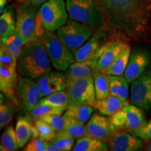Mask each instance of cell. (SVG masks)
Returning a JSON list of instances; mask_svg holds the SVG:
<instances>
[{
    "label": "cell",
    "mask_w": 151,
    "mask_h": 151,
    "mask_svg": "<svg viewBox=\"0 0 151 151\" xmlns=\"http://www.w3.org/2000/svg\"><path fill=\"white\" fill-rule=\"evenodd\" d=\"M106 24L119 35L138 39L151 23V0H104L100 2Z\"/></svg>",
    "instance_id": "6da1fadb"
},
{
    "label": "cell",
    "mask_w": 151,
    "mask_h": 151,
    "mask_svg": "<svg viewBox=\"0 0 151 151\" xmlns=\"http://www.w3.org/2000/svg\"><path fill=\"white\" fill-rule=\"evenodd\" d=\"M52 66L42 39L25 43L17 59L19 74L35 80L51 71Z\"/></svg>",
    "instance_id": "7a4b0ae2"
},
{
    "label": "cell",
    "mask_w": 151,
    "mask_h": 151,
    "mask_svg": "<svg viewBox=\"0 0 151 151\" xmlns=\"http://www.w3.org/2000/svg\"><path fill=\"white\" fill-rule=\"evenodd\" d=\"M65 2L71 19L90 26L94 32L106 24L98 0H65Z\"/></svg>",
    "instance_id": "3957f363"
},
{
    "label": "cell",
    "mask_w": 151,
    "mask_h": 151,
    "mask_svg": "<svg viewBox=\"0 0 151 151\" xmlns=\"http://www.w3.org/2000/svg\"><path fill=\"white\" fill-rule=\"evenodd\" d=\"M16 31L27 43L41 39L46 31L39 11L24 4L18 2L16 6Z\"/></svg>",
    "instance_id": "277c9868"
},
{
    "label": "cell",
    "mask_w": 151,
    "mask_h": 151,
    "mask_svg": "<svg viewBox=\"0 0 151 151\" xmlns=\"http://www.w3.org/2000/svg\"><path fill=\"white\" fill-rule=\"evenodd\" d=\"M94 32V30L90 26L71 18L56 31L60 40L73 54L89 39Z\"/></svg>",
    "instance_id": "5b68a950"
},
{
    "label": "cell",
    "mask_w": 151,
    "mask_h": 151,
    "mask_svg": "<svg viewBox=\"0 0 151 151\" xmlns=\"http://www.w3.org/2000/svg\"><path fill=\"white\" fill-rule=\"evenodd\" d=\"M41 39L46 46L52 65L57 70L65 71L75 62L73 54L54 32L46 29Z\"/></svg>",
    "instance_id": "8992f818"
},
{
    "label": "cell",
    "mask_w": 151,
    "mask_h": 151,
    "mask_svg": "<svg viewBox=\"0 0 151 151\" xmlns=\"http://www.w3.org/2000/svg\"><path fill=\"white\" fill-rule=\"evenodd\" d=\"M110 120L115 132L125 131L134 135L146 124L143 111L134 104L124 106L110 116Z\"/></svg>",
    "instance_id": "52a82bcc"
},
{
    "label": "cell",
    "mask_w": 151,
    "mask_h": 151,
    "mask_svg": "<svg viewBox=\"0 0 151 151\" xmlns=\"http://www.w3.org/2000/svg\"><path fill=\"white\" fill-rule=\"evenodd\" d=\"M46 29L55 32L69 20L65 0H48L39 9Z\"/></svg>",
    "instance_id": "ba28073f"
},
{
    "label": "cell",
    "mask_w": 151,
    "mask_h": 151,
    "mask_svg": "<svg viewBox=\"0 0 151 151\" xmlns=\"http://www.w3.org/2000/svg\"><path fill=\"white\" fill-rule=\"evenodd\" d=\"M111 29L105 24L104 27L94 32L89 39L73 54L75 61H90L97 63L101 48L109 40L108 32Z\"/></svg>",
    "instance_id": "9c48e42d"
},
{
    "label": "cell",
    "mask_w": 151,
    "mask_h": 151,
    "mask_svg": "<svg viewBox=\"0 0 151 151\" xmlns=\"http://www.w3.org/2000/svg\"><path fill=\"white\" fill-rule=\"evenodd\" d=\"M66 90L71 104H89L96 99L93 76L68 81Z\"/></svg>",
    "instance_id": "30bf717a"
},
{
    "label": "cell",
    "mask_w": 151,
    "mask_h": 151,
    "mask_svg": "<svg viewBox=\"0 0 151 151\" xmlns=\"http://www.w3.org/2000/svg\"><path fill=\"white\" fill-rule=\"evenodd\" d=\"M16 97L17 102L24 111L27 112L31 111L42 98L36 80L20 76L16 90Z\"/></svg>",
    "instance_id": "8fae6325"
},
{
    "label": "cell",
    "mask_w": 151,
    "mask_h": 151,
    "mask_svg": "<svg viewBox=\"0 0 151 151\" xmlns=\"http://www.w3.org/2000/svg\"><path fill=\"white\" fill-rule=\"evenodd\" d=\"M130 100L132 104L151 111V67L132 83Z\"/></svg>",
    "instance_id": "7c38bea8"
},
{
    "label": "cell",
    "mask_w": 151,
    "mask_h": 151,
    "mask_svg": "<svg viewBox=\"0 0 151 151\" xmlns=\"http://www.w3.org/2000/svg\"><path fill=\"white\" fill-rule=\"evenodd\" d=\"M86 127L89 137L109 142L115 133L110 118L104 116L101 113H94L90 117Z\"/></svg>",
    "instance_id": "4fadbf2b"
},
{
    "label": "cell",
    "mask_w": 151,
    "mask_h": 151,
    "mask_svg": "<svg viewBox=\"0 0 151 151\" xmlns=\"http://www.w3.org/2000/svg\"><path fill=\"white\" fill-rule=\"evenodd\" d=\"M150 58L148 52L136 50L130 55L124 76L129 83H132L146 71L150 64Z\"/></svg>",
    "instance_id": "5bb4252c"
},
{
    "label": "cell",
    "mask_w": 151,
    "mask_h": 151,
    "mask_svg": "<svg viewBox=\"0 0 151 151\" xmlns=\"http://www.w3.org/2000/svg\"><path fill=\"white\" fill-rule=\"evenodd\" d=\"M36 81L42 97L67 88L65 75L59 71H49L36 79Z\"/></svg>",
    "instance_id": "9a60e30c"
},
{
    "label": "cell",
    "mask_w": 151,
    "mask_h": 151,
    "mask_svg": "<svg viewBox=\"0 0 151 151\" xmlns=\"http://www.w3.org/2000/svg\"><path fill=\"white\" fill-rule=\"evenodd\" d=\"M128 44L120 40H109L104 45L95 65V72H102L111 65L118 54Z\"/></svg>",
    "instance_id": "2e32d148"
},
{
    "label": "cell",
    "mask_w": 151,
    "mask_h": 151,
    "mask_svg": "<svg viewBox=\"0 0 151 151\" xmlns=\"http://www.w3.org/2000/svg\"><path fill=\"white\" fill-rule=\"evenodd\" d=\"M109 147L113 151L137 150L143 145L141 138L129 132H116L109 141Z\"/></svg>",
    "instance_id": "e0dca14e"
},
{
    "label": "cell",
    "mask_w": 151,
    "mask_h": 151,
    "mask_svg": "<svg viewBox=\"0 0 151 151\" xmlns=\"http://www.w3.org/2000/svg\"><path fill=\"white\" fill-rule=\"evenodd\" d=\"M17 69L0 67V90L11 101H14L18 83Z\"/></svg>",
    "instance_id": "ac0fdd59"
},
{
    "label": "cell",
    "mask_w": 151,
    "mask_h": 151,
    "mask_svg": "<svg viewBox=\"0 0 151 151\" xmlns=\"http://www.w3.org/2000/svg\"><path fill=\"white\" fill-rule=\"evenodd\" d=\"M89 104L104 116H112L124 106L129 104V101H123L116 96L109 94L104 99H94Z\"/></svg>",
    "instance_id": "d6986e66"
},
{
    "label": "cell",
    "mask_w": 151,
    "mask_h": 151,
    "mask_svg": "<svg viewBox=\"0 0 151 151\" xmlns=\"http://www.w3.org/2000/svg\"><path fill=\"white\" fill-rule=\"evenodd\" d=\"M16 134L19 148H23L30 139L38 137L37 129L29 116H20L16 124Z\"/></svg>",
    "instance_id": "ffe728a7"
},
{
    "label": "cell",
    "mask_w": 151,
    "mask_h": 151,
    "mask_svg": "<svg viewBox=\"0 0 151 151\" xmlns=\"http://www.w3.org/2000/svg\"><path fill=\"white\" fill-rule=\"evenodd\" d=\"M95 65L93 62H73L65 71L67 82L79 78L92 76L95 71Z\"/></svg>",
    "instance_id": "44dd1931"
},
{
    "label": "cell",
    "mask_w": 151,
    "mask_h": 151,
    "mask_svg": "<svg viewBox=\"0 0 151 151\" xmlns=\"http://www.w3.org/2000/svg\"><path fill=\"white\" fill-rule=\"evenodd\" d=\"M94 108L90 104H71L66 109L64 117L66 120L85 124L89 120Z\"/></svg>",
    "instance_id": "7402d4cb"
},
{
    "label": "cell",
    "mask_w": 151,
    "mask_h": 151,
    "mask_svg": "<svg viewBox=\"0 0 151 151\" xmlns=\"http://www.w3.org/2000/svg\"><path fill=\"white\" fill-rule=\"evenodd\" d=\"M131 55V48L128 45L122 50L111 65L102 72L109 76H124Z\"/></svg>",
    "instance_id": "603a6c76"
},
{
    "label": "cell",
    "mask_w": 151,
    "mask_h": 151,
    "mask_svg": "<svg viewBox=\"0 0 151 151\" xmlns=\"http://www.w3.org/2000/svg\"><path fill=\"white\" fill-rule=\"evenodd\" d=\"M16 31V20L14 9L9 6L4 9L0 17V40L4 43L6 39Z\"/></svg>",
    "instance_id": "cb8c5ba5"
},
{
    "label": "cell",
    "mask_w": 151,
    "mask_h": 151,
    "mask_svg": "<svg viewBox=\"0 0 151 151\" xmlns=\"http://www.w3.org/2000/svg\"><path fill=\"white\" fill-rule=\"evenodd\" d=\"M109 147L106 142L89 137H84L77 139L73 146V151H106Z\"/></svg>",
    "instance_id": "d4e9b609"
},
{
    "label": "cell",
    "mask_w": 151,
    "mask_h": 151,
    "mask_svg": "<svg viewBox=\"0 0 151 151\" xmlns=\"http://www.w3.org/2000/svg\"><path fill=\"white\" fill-rule=\"evenodd\" d=\"M110 80V94L116 96L123 101L129 97V84L123 76H109Z\"/></svg>",
    "instance_id": "484cf974"
},
{
    "label": "cell",
    "mask_w": 151,
    "mask_h": 151,
    "mask_svg": "<svg viewBox=\"0 0 151 151\" xmlns=\"http://www.w3.org/2000/svg\"><path fill=\"white\" fill-rule=\"evenodd\" d=\"M96 99L101 100L110 94V80L109 75L103 72H95L93 74Z\"/></svg>",
    "instance_id": "4316f807"
},
{
    "label": "cell",
    "mask_w": 151,
    "mask_h": 151,
    "mask_svg": "<svg viewBox=\"0 0 151 151\" xmlns=\"http://www.w3.org/2000/svg\"><path fill=\"white\" fill-rule=\"evenodd\" d=\"M65 111H66V109L61 107H57L48 104L37 103L35 106L28 113L30 118L35 122L36 120L48 115H62Z\"/></svg>",
    "instance_id": "83f0119b"
},
{
    "label": "cell",
    "mask_w": 151,
    "mask_h": 151,
    "mask_svg": "<svg viewBox=\"0 0 151 151\" xmlns=\"http://www.w3.org/2000/svg\"><path fill=\"white\" fill-rule=\"evenodd\" d=\"M39 104H48L57 107L67 109L69 104V97L67 90L65 89L57 91L43 97L39 100Z\"/></svg>",
    "instance_id": "f1b7e54d"
},
{
    "label": "cell",
    "mask_w": 151,
    "mask_h": 151,
    "mask_svg": "<svg viewBox=\"0 0 151 151\" xmlns=\"http://www.w3.org/2000/svg\"><path fill=\"white\" fill-rule=\"evenodd\" d=\"M2 43L6 48L8 51L14 57L18 59L19 55L21 52L22 46L25 44L24 39L20 36L18 32L15 31L12 35L6 39V41Z\"/></svg>",
    "instance_id": "f546056e"
},
{
    "label": "cell",
    "mask_w": 151,
    "mask_h": 151,
    "mask_svg": "<svg viewBox=\"0 0 151 151\" xmlns=\"http://www.w3.org/2000/svg\"><path fill=\"white\" fill-rule=\"evenodd\" d=\"M19 148L16 134V130L13 126L6 128L1 138V150L14 151Z\"/></svg>",
    "instance_id": "4dcf8cb0"
},
{
    "label": "cell",
    "mask_w": 151,
    "mask_h": 151,
    "mask_svg": "<svg viewBox=\"0 0 151 151\" xmlns=\"http://www.w3.org/2000/svg\"><path fill=\"white\" fill-rule=\"evenodd\" d=\"M50 142L53 143L60 151L71 150L74 146L75 138L67 132L62 131L56 133Z\"/></svg>",
    "instance_id": "1f68e13d"
},
{
    "label": "cell",
    "mask_w": 151,
    "mask_h": 151,
    "mask_svg": "<svg viewBox=\"0 0 151 151\" xmlns=\"http://www.w3.org/2000/svg\"><path fill=\"white\" fill-rule=\"evenodd\" d=\"M16 111V106L14 103H4L1 101L0 104V128L2 129L7 124L10 123L14 118Z\"/></svg>",
    "instance_id": "d6a6232c"
},
{
    "label": "cell",
    "mask_w": 151,
    "mask_h": 151,
    "mask_svg": "<svg viewBox=\"0 0 151 151\" xmlns=\"http://www.w3.org/2000/svg\"><path fill=\"white\" fill-rule=\"evenodd\" d=\"M34 125L37 129L38 137L41 138L43 140L50 141L56 134L55 130L42 119L36 120Z\"/></svg>",
    "instance_id": "836d02e7"
},
{
    "label": "cell",
    "mask_w": 151,
    "mask_h": 151,
    "mask_svg": "<svg viewBox=\"0 0 151 151\" xmlns=\"http://www.w3.org/2000/svg\"><path fill=\"white\" fill-rule=\"evenodd\" d=\"M63 131L77 139L88 136L86 127L84 124L71 120H66V125Z\"/></svg>",
    "instance_id": "e575fe53"
},
{
    "label": "cell",
    "mask_w": 151,
    "mask_h": 151,
    "mask_svg": "<svg viewBox=\"0 0 151 151\" xmlns=\"http://www.w3.org/2000/svg\"><path fill=\"white\" fill-rule=\"evenodd\" d=\"M43 120L47 122L55 130L56 133L62 132L66 125V119L61 115L52 114L43 116L41 118Z\"/></svg>",
    "instance_id": "d590c367"
},
{
    "label": "cell",
    "mask_w": 151,
    "mask_h": 151,
    "mask_svg": "<svg viewBox=\"0 0 151 151\" xmlns=\"http://www.w3.org/2000/svg\"><path fill=\"white\" fill-rule=\"evenodd\" d=\"M0 67L17 69V59L8 51L2 43L0 47Z\"/></svg>",
    "instance_id": "8d00e7d4"
},
{
    "label": "cell",
    "mask_w": 151,
    "mask_h": 151,
    "mask_svg": "<svg viewBox=\"0 0 151 151\" xmlns=\"http://www.w3.org/2000/svg\"><path fill=\"white\" fill-rule=\"evenodd\" d=\"M24 151H47L46 141L37 137L31 139L24 149Z\"/></svg>",
    "instance_id": "74e56055"
},
{
    "label": "cell",
    "mask_w": 151,
    "mask_h": 151,
    "mask_svg": "<svg viewBox=\"0 0 151 151\" xmlns=\"http://www.w3.org/2000/svg\"><path fill=\"white\" fill-rule=\"evenodd\" d=\"M134 135L145 140H151V120H149L148 122H146L142 129L139 130Z\"/></svg>",
    "instance_id": "f35d334b"
},
{
    "label": "cell",
    "mask_w": 151,
    "mask_h": 151,
    "mask_svg": "<svg viewBox=\"0 0 151 151\" xmlns=\"http://www.w3.org/2000/svg\"><path fill=\"white\" fill-rule=\"evenodd\" d=\"M18 2L24 4H27L29 6L38 9L48 0H18Z\"/></svg>",
    "instance_id": "ab89813d"
},
{
    "label": "cell",
    "mask_w": 151,
    "mask_h": 151,
    "mask_svg": "<svg viewBox=\"0 0 151 151\" xmlns=\"http://www.w3.org/2000/svg\"><path fill=\"white\" fill-rule=\"evenodd\" d=\"M46 146L47 151H60L59 149L57 148L53 143H52L50 141H46Z\"/></svg>",
    "instance_id": "60d3db41"
},
{
    "label": "cell",
    "mask_w": 151,
    "mask_h": 151,
    "mask_svg": "<svg viewBox=\"0 0 151 151\" xmlns=\"http://www.w3.org/2000/svg\"><path fill=\"white\" fill-rule=\"evenodd\" d=\"M6 2L7 0H0V14H2L4 9H5V6Z\"/></svg>",
    "instance_id": "b9f144b4"
},
{
    "label": "cell",
    "mask_w": 151,
    "mask_h": 151,
    "mask_svg": "<svg viewBox=\"0 0 151 151\" xmlns=\"http://www.w3.org/2000/svg\"><path fill=\"white\" fill-rule=\"evenodd\" d=\"M148 150H150V151H151V142H150V145H149V146H148Z\"/></svg>",
    "instance_id": "7bdbcfd3"
},
{
    "label": "cell",
    "mask_w": 151,
    "mask_h": 151,
    "mask_svg": "<svg viewBox=\"0 0 151 151\" xmlns=\"http://www.w3.org/2000/svg\"><path fill=\"white\" fill-rule=\"evenodd\" d=\"M98 1H99V2L100 3V2H101V1H104V0H98Z\"/></svg>",
    "instance_id": "ee69618b"
}]
</instances>
